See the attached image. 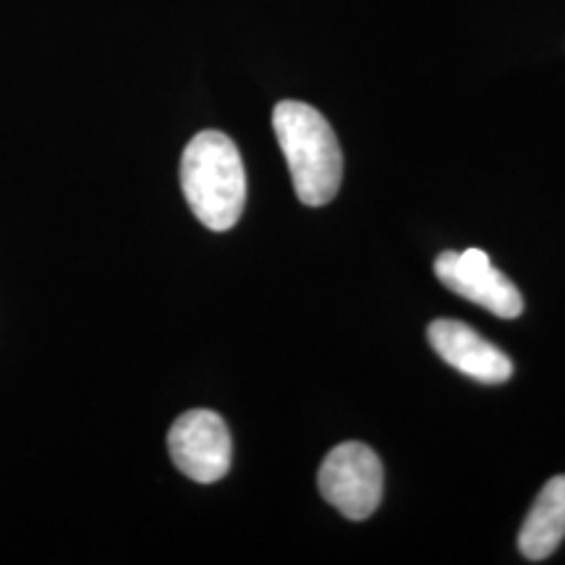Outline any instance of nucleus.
Returning <instances> with one entry per match:
<instances>
[{
  "label": "nucleus",
  "instance_id": "f257e3e1",
  "mask_svg": "<svg viewBox=\"0 0 565 565\" xmlns=\"http://www.w3.org/2000/svg\"><path fill=\"white\" fill-rule=\"evenodd\" d=\"M273 129L286 154L296 196L309 207L328 204L343 179V154L333 126L312 105L282 100L273 110Z\"/></svg>",
  "mask_w": 565,
  "mask_h": 565
},
{
  "label": "nucleus",
  "instance_id": "f03ea898",
  "mask_svg": "<svg viewBox=\"0 0 565 565\" xmlns=\"http://www.w3.org/2000/svg\"><path fill=\"white\" fill-rule=\"evenodd\" d=\"M181 189L196 221L228 231L246 204V173L238 147L223 131H200L181 158Z\"/></svg>",
  "mask_w": 565,
  "mask_h": 565
},
{
  "label": "nucleus",
  "instance_id": "7ed1b4c3",
  "mask_svg": "<svg viewBox=\"0 0 565 565\" xmlns=\"http://www.w3.org/2000/svg\"><path fill=\"white\" fill-rule=\"evenodd\" d=\"M383 463L370 445L343 443L324 458L317 475L322 498L345 519L364 521L383 500Z\"/></svg>",
  "mask_w": 565,
  "mask_h": 565
},
{
  "label": "nucleus",
  "instance_id": "20e7f679",
  "mask_svg": "<svg viewBox=\"0 0 565 565\" xmlns=\"http://www.w3.org/2000/svg\"><path fill=\"white\" fill-rule=\"evenodd\" d=\"M168 450L181 475L200 484L217 482L228 475L233 458L228 424L210 408L181 414L168 433Z\"/></svg>",
  "mask_w": 565,
  "mask_h": 565
},
{
  "label": "nucleus",
  "instance_id": "39448f33",
  "mask_svg": "<svg viewBox=\"0 0 565 565\" xmlns=\"http://www.w3.org/2000/svg\"><path fill=\"white\" fill-rule=\"evenodd\" d=\"M435 275L445 288L490 309L500 320H515L524 312V296L503 273L494 270L482 249L443 252L435 259Z\"/></svg>",
  "mask_w": 565,
  "mask_h": 565
},
{
  "label": "nucleus",
  "instance_id": "423d86ee",
  "mask_svg": "<svg viewBox=\"0 0 565 565\" xmlns=\"http://www.w3.org/2000/svg\"><path fill=\"white\" fill-rule=\"evenodd\" d=\"M429 345L437 356L466 377L482 385H503L513 377V362L498 345L484 341L477 330L458 320H435L427 328Z\"/></svg>",
  "mask_w": 565,
  "mask_h": 565
},
{
  "label": "nucleus",
  "instance_id": "0eeeda50",
  "mask_svg": "<svg viewBox=\"0 0 565 565\" xmlns=\"http://www.w3.org/2000/svg\"><path fill=\"white\" fill-rule=\"evenodd\" d=\"M565 540V475L553 477L534 500L519 534V550L526 561H545Z\"/></svg>",
  "mask_w": 565,
  "mask_h": 565
}]
</instances>
